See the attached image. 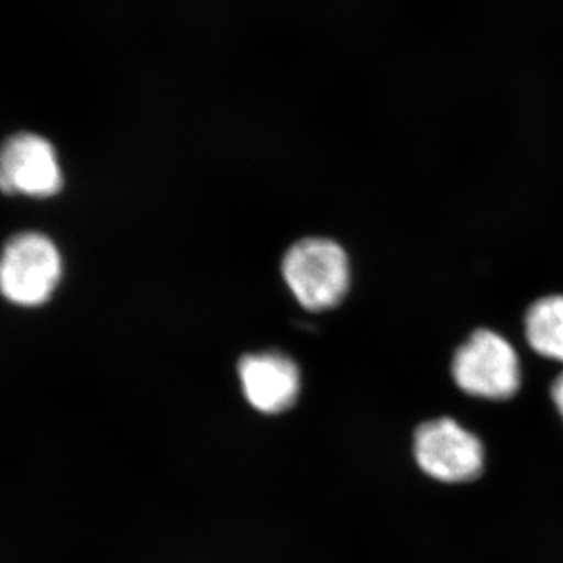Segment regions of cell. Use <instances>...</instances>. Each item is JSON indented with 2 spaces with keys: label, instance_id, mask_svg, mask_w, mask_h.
I'll return each mask as SVG.
<instances>
[{
  "label": "cell",
  "instance_id": "obj_2",
  "mask_svg": "<svg viewBox=\"0 0 563 563\" xmlns=\"http://www.w3.org/2000/svg\"><path fill=\"white\" fill-rule=\"evenodd\" d=\"M453 376L462 391L476 398L504 401L520 388V361L504 336L479 329L455 352Z\"/></svg>",
  "mask_w": 563,
  "mask_h": 563
},
{
  "label": "cell",
  "instance_id": "obj_1",
  "mask_svg": "<svg viewBox=\"0 0 563 563\" xmlns=\"http://www.w3.org/2000/svg\"><path fill=\"white\" fill-rule=\"evenodd\" d=\"M282 274L292 296L313 312L339 306L350 290L346 252L328 239H307L291 246L282 262Z\"/></svg>",
  "mask_w": 563,
  "mask_h": 563
},
{
  "label": "cell",
  "instance_id": "obj_8",
  "mask_svg": "<svg viewBox=\"0 0 563 563\" xmlns=\"http://www.w3.org/2000/svg\"><path fill=\"white\" fill-rule=\"evenodd\" d=\"M551 396H553L555 407H558L559 413L563 418V373L554 380L553 387H551Z\"/></svg>",
  "mask_w": 563,
  "mask_h": 563
},
{
  "label": "cell",
  "instance_id": "obj_7",
  "mask_svg": "<svg viewBox=\"0 0 563 563\" xmlns=\"http://www.w3.org/2000/svg\"><path fill=\"white\" fill-rule=\"evenodd\" d=\"M526 336L537 354L563 363V296L532 303L526 313Z\"/></svg>",
  "mask_w": 563,
  "mask_h": 563
},
{
  "label": "cell",
  "instance_id": "obj_5",
  "mask_svg": "<svg viewBox=\"0 0 563 563\" xmlns=\"http://www.w3.org/2000/svg\"><path fill=\"white\" fill-rule=\"evenodd\" d=\"M62 184L57 154L43 136L21 133L0 147V191L49 198L60 191Z\"/></svg>",
  "mask_w": 563,
  "mask_h": 563
},
{
  "label": "cell",
  "instance_id": "obj_4",
  "mask_svg": "<svg viewBox=\"0 0 563 563\" xmlns=\"http://www.w3.org/2000/svg\"><path fill=\"white\" fill-rule=\"evenodd\" d=\"M415 459L426 474L442 483L476 479L484 468V446L451 418L424 422L415 432Z\"/></svg>",
  "mask_w": 563,
  "mask_h": 563
},
{
  "label": "cell",
  "instance_id": "obj_6",
  "mask_svg": "<svg viewBox=\"0 0 563 563\" xmlns=\"http://www.w3.org/2000/svg\"><path fill=\"white\" fill-rule=\"evenodd\" d=\"M239 373L247 402L262 413L285 412L301 391L298 365L280 352L246 355L240 361Z\"/></svg>",
  "mask_w": 563,
  "mask_h": 563
},
{
  "label": "cell",
  "instance_id": "obj_3",
  "mask_svg": "<svg viewBox=\"0 0 563 563\" xmlns=\"http://www.w3.org/2000/svg\"><path fill=\"white\" fill-rule=\"evenodd\" d=\"M62 277V257L47 236L22 233L0 257V292L24 307L46 302Z\"/></svg>",
  "mask_w": 563,
  "mask_h": 563
}]
</instances>
